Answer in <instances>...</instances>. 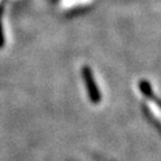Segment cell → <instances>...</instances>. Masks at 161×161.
<instances>
[{"instance_id": "cell-1", "label": "cell", "mask_w": 161, "mask_h": 161, "mask_svg": "<svg viewBox=\"0 0 161 161\" xmlns=\"http://www.w3.org/2000/svg\"><path fill=\"white\" fill-rule=\"evenodd\" d=\"M82 75H83L84 82H85V86H86V90H87L90 101L94 104L100 103L101 93H100V90H98L97 85H96V83H95L92 69H91L88 66H84V67L82 68Z\"/></svg>"}, {"instance_id": "cell-2", "label": "cell", "mask_w": 161, "mask_h": 161, "mask_svg": "<svg viewBox=\"0 0 161 161\" xmlns=\"http://www.w3.org/2000/svg\"><path fill=\"white\" fill-rule=\"evenodd\" d=\"M3 5L0 6V48H3L5 45V34H3Z\"/></svg>"}, {"instance_id": "cell-3", "label": "cell", "mask_w": 161, "mask_h": 161, "mask_svg": "<svg viewBox=\"0 0 161 161\" xmlns=\"http://www.w3.org/2000/svg\"><path fill=\"white\" fill-rule=\"evenodd\" d=\"M149 108H150L151 112L156 115V118L161 122V108H159L156 103H151V102L149 103Z\"/></svg>"}, {"instance_id": "cell-4", "label": "cell", "mask_w": 161, "mask_h": 161, "mask_svg": "<svg viewBox=\"0 0 161 161\" xmlns=\"http://www.w3.org/2000/svg\"><path fill=\"white\" fill-rule=\"evenodd\" d=\"M140 88H141V92H142L143 94H146L147 96L151 95V87H150V85H149L148 82H146V80H141Z\"/></svg>"}]
</instances>
